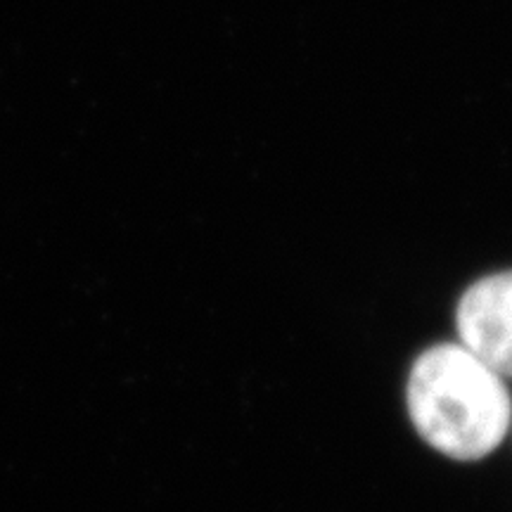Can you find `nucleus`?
I'll return each instance as SVG.
<instances>
[{
  "label": "nucleus",
  "instance_id": "f03ea898",
  "mask_svg": "<svg viewBox=\"0 0 512 512\" xmlns=\"http://www.w3.org/2000/svg\"><path fill=\"white\" fill-rule=\"evenodd\" d=\"M460 344L501 377H512V271L477 280L456 313Z\"/></svg>",
  "mask_w": 512,
  "mask_h": 512
},
{
  "label": "nucleus",
  "instance_id": "f257e3e1",
  "mask_svg": "<svg viewBox=\"0 0 512 512\" xmlns=\"http://www.w3.org/2000/svg\"><path fill=\"white\" fill-rule=\"evenodd\" d=\"M408 413L427 444L448 458L479 460L505 439L512 401L503 377L465 344H437L408 377Z\"/></svg>",
  "mask_w": 512,
  "mask_h": 512
}]
</instances>
